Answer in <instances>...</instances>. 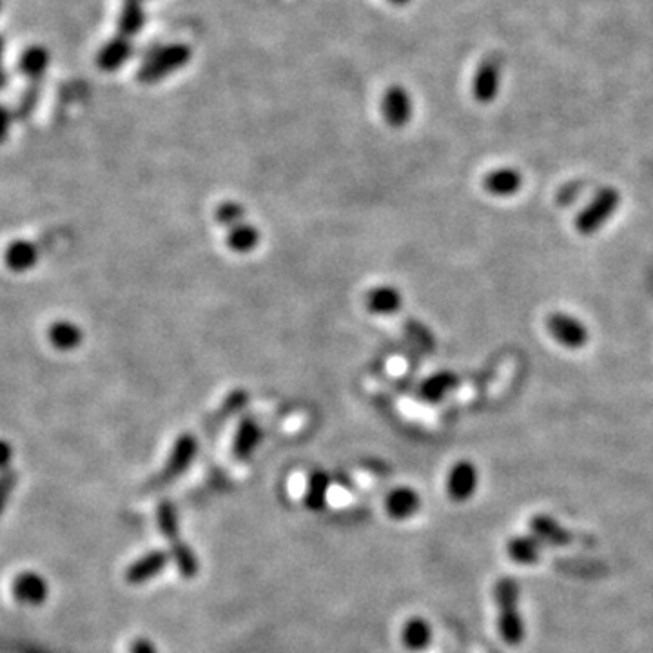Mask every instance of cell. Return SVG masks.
<instances>
[{"label":"cell","instance_id":"obj_12","mask_svg":"<svg viewBox=\"0 0 653 653\" xmlns=\"http://www.w3.org/2000/svg\"><path fill=\"white\" fill-rule=\"evenodd\" d=\"M421 509V495L416 488L401 485L392 488L385 497V512L394 521H405Z\"/></svg>","mask_w":653,"mask_h":653},{"label":"cell","instance_id":"obj_10","mask_svg":"<svg viewBox=\"0 0 653 653\" xmlns=\"http://www.w3.org/2000/svg\"><path fill=\"white\" fill-rule=\"evenodd\" d=\"M501 86V59L497 55L486 57L476 69L472 80V94L479 104H492L499 94Z\"/></svg>","mask_w":653,"mask_h":653},{"label":"cell","instance_id":"obj_35","mask_svg":"<svg viewBox=\"0 0 653 653\" xmlns=\"http://www.w3.org/2000/svg\"><path fill=\"white\" fill-rule=\"evenodd\" d=\"M388 3H390L392 6H397V8H401V6H407V4L411 3V0H388Z\"/></svg>","mask_w":653,"mask_h":653},{"label":"cell","instance_id":"obj_24","mask_svg":"<svg viewBox=\"0 0 653 653\" xmlns=\"http://www.w3.org/2000/svg\"><path fill=\"white\" fill-rule=\"evenodd\" d=\"M145 24V12L142 8L140 3H136V0H126V4L122 6L120 10V15H118V35L122 37H135L142 31Z\"/></svg>","mask_w":653,"mask_h":653},{"label":"cell","instance_id":"obj_27","mask_svg":"<svg viewBox=\"0 0 653 653\" xmlns=\"http://www.w3.org/2000/svg\"><path fill=\"white\" fill-rule=\"evenodd\" d=\"M213 218L225 231L249 216H247V208L241 202H238V200H224V202H220L215 208Z\"/></svg>","mask_w":653,"mask_h":653},{"label":"cell","instance_id":"obj_15","mask_svg":"<svg viewBox=\"0 0 653 653\" xmlns=\"http://www.w3.org/2000/svg\"><path fill=\"white\" fill-rule=\"evenodd\" d=\"M523 187V175L514 167H499L483 178V189L495 198H510Z\"/></svg>","mask_w":653,"mask_h":653},{"label":"cell","instance_id":"obj_25","mask_svg":"<svg viewBox=\"0 0 653 653\" xmlns=\"http://www.w3.org/2000/svg\"><path fill=\"white\" fill-rule=\"evenodd\" d=\"M169 556H171V561L175 563V567H176V570L182 577L192 579L198 574V570H200L198 558L192 551V548L189 544H185L184 541L169 544Z\"/></svg>","mask_w":653,"mask_h":653},{"label":"cell","instance_id":"obj_13","mask_svg":"<svg viewBox=\"0 0 653 653\" xmlns=\"http://www.w3.org/2000/svg\"><path fill=\"white\" fill-rule=\"evenodd\" d=\"M528 528L530 534L546 548V546H568L574 543V534L570 530H567L559 521H556L554 518L544 516V514H537L534 518H530L528 521Z\"/></svg>","mask_w":653,"mask_h":653},{"label":"cell","instance_id":"obj_22","mask_svg":"<svg viewBox=\"0 0 653 653\" xmlns=\"http://www.w3.org/2000/svg\"><path fill=\"white\" fill-rule=\"evenodd\" d=\"M329 488H331V478H329V474H325L323 470L313 472L309 476L306 495H304V505H306V509L311 510V512L323 510L325 505H327Z\"/></svg>","mask_w":653,"mask_h":653},{"label":"cell","instance_id":"obj_33","mask_svg":"<svg viewBox=\"0 0 653 653\" xmlns=\"http://www.w3.org/2000/svg\"><path fill=\"white\" fill-rule=\"evenodd\" d=\"M129 653H159V651H157V646L149 639L136 637L129 646Z\"/></svg>","mask_w":653,"mask_h":653},{"label":"cell","instance_id":"obj_9","mask_svg":"<svg viewBox=\"0 0 653 653\" xmlns=\"http://www.w3.org/2000/svg\"><path fill=\"white\" fill-rule=\"evenodd\" d=\"M262 240H264L262 229L249 218L225 229L224 236L227 250L236 257H249L257 253L262 245Z\"/></svg>","mask_w":653,"mask_h":653},{"label":"cell","instance_id":"obj_23","mask_svg":"<svg viewBox=\"0 0 653 653\" xmlns=\"http://www.w3.org/2000/svg\"><path fill=\"white\" fill-rule=\"evenodd\" d=\"M262 441V429L257 421H247L243 423L234 437V445H233V452L238 460H249L250 456L255 454V450L258 448Z\"/></svg>","mask_w":653,"mask_h":653},{"label":"cell","instance_id":"obj_30","mask_svg":"<svg viewBox=\"0 0 653 653\" xmlns=\"http://www.w3.org/2000/svg\"><path fill=\"white\" fill-rule=\"evenodd\" d=\"M38 87H37V84H31V86H28V89L24 91V94L20 96V102H19V108H17V115L20 117V118H26V117H29L31 113H33V110L37 108V104H38Z\"/></svg>","mask_w":653,"mask_h":653},{"label":"cell","instance_id":"obj_34","mask_svg":"<svg viewBox=\"0 0 653 653\" xmlns=\"http://www.w3.org/2000/svg\"><path fill=\"white\" fill-rule=\"evenodd\" d=\"M4 53H6V42H4V37L0 35V91H4L10 82L6 66H4Z\"/></svg>","mask_w":653,"mask_h":653},{"label":"cell","instance_id":"obj_21","mask_svg":"<svg viewBox=\"0 0 653 653\" xmlns=\"http://www.w3.org/2000/svg\"><path fill=\"white\" fill-rule=\"evenodd\" d=\"M401 642L411 651H421L432 642V626L423 617H411L401 628Z\"/></svg>","mask_w":653,"mask_h":653},{"label":"cell","instance_id":"obj_5","mask_svg":"<svg viewBox=\"0 0 653 653\" xmlns=\"http://www.w3.org/2000/svg\"><path fill=\"white\" fill-rule=\"evenodd\" d=\"M544 325L548 334L568 350L584 348L590 341V331L586 323L568 313L548 314Z\"/></svg>","mask_w":653,"mask_h":653},{"label":"cell","instance_id":"obj_17","mask_svg":"<svg viewBox=\"0 0 653 653\" xmlns=\"http://www.w3.org/2000/svg\"><path fill=\"white\" fill-rule=\"evenodd\" d=\"M52 64V55H49L47 47L44 45H28L19 57L17 68L24 78H28L31 84H38Z\"/></svg>","mask_w":653,"mask_h":653},{"label":"cell","instance_id":"obj_1","mask_svg":"<svg viewBox=\"0 0 653 653\" xmlns=\"http://www.w3.org/2000/svg\"><path fill=\"white\" fill-rule=\"evenodd\" d=\"M3 597L12 608L35 610L47 602L49 584L40 572L26 567L17 568L6 575L3 583Z\"/></svg>","mask_w":653,"mask_h":653},{"label":"cell","instance_id":"obj_16","mask_svg":"<svg viewBox=\"0 0 653 653\" xmlns=\"http://www.w3.org/2000/svg\"><path fill=\"white\" fill-rule=\"evenodd\" d=\"M40 260V249L35 241L15 240L4 250V264L12 273H28Z\"/></svg>","mask_w":653,"mask_h":653},{"label":"cell","instance_id":"obj_31","mask_svg":"<svg viewBox=\"0 0 653 653\" xmlns=\"http://www.w3.org/2000/svg\"><path fill=\"white\" fill-rule=\"evenodd\" d=\"M12 126H13V115L12 111L0 104V143H4L12 133Z\"/></svg>","mask_w":653,"mask_h":653},{"label":"cell","instance_id":"obj_36","mask_svg":"<svg viewBox=\"0 0 653 653\" xmlns=\"http://www.w3.org/2000/svg\"><path fill=\"white\" fill-rule=\"evenodd\" d=\"M0 12H3V0H0Z\"/></svg>","mask_w":653,"mask_h":653},{"label":"cell","instance_id":"obj_3","mask_svg":"<svg viewBox=\"0 0 653 653\" xmlns=\"http://www.w3.org/2000/svg\"><path fill=\"white\" fill-rule=\"evenodd\" d=\"M191 47L184 42L159 47L155 53H151L143 61V64L136 71V80L142 84H157L187 66L191 62Z\"/></svg>","mask_w":653,"mask_h":653},{"label":"cell","instance_id":"obj_18","mask_svg":"<svg viewBox=\"0 0 653 653\" xmlns=\"http://www.w3.org/2000/svg\"><path fill=\"white\" fill-rule=\"evenodd\" d=\"M47 339L61 353H73L84 343L86 336L78 323L71 320H59L47 329Z\"/></svg>","mask_w":653,"mask_h":653},{"label":"cell","instance_id":"obj_7","mask_svg":"<svg viewBox=\"0 0 653 653\" xmlns=\"http://www.w3.org/2000/svg\"><path fill=\"white\" fill-rule=\"evenodd\" d=\"M414 115V102L411 93L399 84L390 86L381 98V117L387 126L404 129L411 124Z\"/></svg>","mask_w":653,"mask_h":653},{"label":"cell","instance_id":"obj_2","mask_svg":"<svg viewBox=\"0 0 653 653\" xmlns=\"http://www.w3.org/2000/svg\"><path fill=\"white\" fill-rule=\"evenodd\" d=\"M494 602L497 608V630L509 646H519L525 641V623L519 614V586L514 579L503 577L494 586Z\"/></svg>","mask_w":653,"mask_h":653},{"label":"cell","instance_id":"obj_28","mask_svg":"<svg viewBox=\"0 0 653 653\" xmlns=\"http://www.w3.org/2000/svg\"><path fill=\"white\" fill-rule=\"evenodd\" d=\"M157 521H159V530L164 535V539L167 541V544H175L180 539V525H178V516L173 505L169 503H162L159 507L157 512Z\"/></svg>","mask_w":653,"mask_h":653},{"label":"cell","instance_id":"obj_29","mask_svg":"<svg viewBox=\"0 0 653 653\" xmlns=\"http://www.w3.org/2000/svg\"><path fill=\"white\" fill-rule=\"evenodd\" d=\"M17 479H19V474L12 469L0 472V514L4 512V509L8 505L12 492L17 486Z\"/></svg>","mask_w":653,"mask_h":653},{"label":"cell","instance_id":"obj_19","mask_svg":"<svg viewBox=\"0 0 653 653\" xmlns=\"http://www.w3.org/2000/svg\"><path fill=\"white\" fill-rule=\"evenodd\" d=\"M544 546L532 535H516L507 543V554L519 565H534L541 559Z\"/></svg>","mask_w":653,"mask_h":653},{"label":"cell","instance_id":"obj_4","mask_svg":"<svg viewBox=\"0 0 653 653\" xmlns=\"http://www.w3.org/2000/svg\"><path fill=\"white\" fill-rule=\"evenodd\" d=\"M621 206V194L616 187H602L592 202L577 215L574 225L583 236H592L605 227Z\"/></svg>","mask_w":653,"mask_h":653},{"label":"cell","instance_id":"obj_26","mask_svg":"<svg viewBox=\"0 0 653 653\" xmlns=\"http://www.w3.org/2000/svg\"><path fill=\"white\" fill-rule=\"evenodd\" d=\"M194 454H196V443L191 437L180 439L176 443V446L173 448V454H171L169 461H167L166 474L169 478H175V476L182 474L191 465Z\"/></svg>","mask_w":653,"mask_h":653},{"label":"cell","instance_id":"obj_6","mask_svg":"<svg viewBox=\"0 0 653 653\" xmlns=\"http://www.w3.org/2000/svg\"><path fill=\"white\" fill-rule=\"evenodd\" d=\"M478 486H479V470L472 461L460 460L448 469L445 479V490L448 499L454 501V503H465V501L472 499Z\"/></svg>","mask_w":653,"mask_h":653},{"label":"cell","instance_id":"obj_32","mask_svg":"<svg viewBox=\"0 0 653 653\" xmlns=\"http://www.w3.org/2000/svg\"><path fill=\"white\" fill-rule=\"evenodd\" d=\"M13 446L6 441V439H0V472L4 470H10V465L13 461Z\"/></svg>","mask_w":653,"mask_h":653},{"label":"cell","instance_id":"obj_8","mask_svg":"<svg viewBox=\"0 0 653 653\" xmlns=\"http://www.w3.org/2000/svg\"><path fill=\"white\" fill-rule=\"evenodd\" d=\"M363 306L371 316L390 318L404 309L405 296L399 287L392 283H376L365 292Z\"/></svg>","mask_w":653,"mask_h":653},{"label":"cell","instance_id":"obj_11","mask_svg":"<svg viewBox=\"0 0 653 653\" xmlns=\"http://www.w3.org/2000/svg\"><path fill=\"white\" fill-rule=\"evenodd\" d=\"M169 561H171L169 551L153 550V551H149V554L138 558L135 563H131L124 572V579L131 586L145 584L147 581L162 574L166 567L169 565Z\"/></svg>","mask_w":653,"mask_h":653},{"label":"cell","instance_id":"obj_37","mask_svg":"<svg viewBox=\"0 0 653 653\" xmlns=\"http://www.w3.org/2000/svg\"><path fill=\"white\" fill-rule=\"evenodd\" d=\"M136 3H142V0H136Z\"/></svg>","mask_w":653,"mask_h":653},{"label":"cell","instance_id":"obj_20","mask_svg":"<svg viewBox=\"0 0 653 653\" xmlns=\"http://www.w3.org/2000/svg\"><path fill=\"white\" fill-rule=\"evenodd\" d=\"M458 385H460V378L454 372L441 371V372H436V374L429 376L421 383L420 396L425 401H430V404H437V401L445 399Z\"/></svg>","mask_w":653,"mask_h":653},{"label":"cell","instance_id":"obj_14","mask_svg":"<svg viewBox=\"0 0 653 653\" xmlns=\"http://www.w3.org/2000/svg\"><path fill=\"white\" fill-rule=\"evenodd\" d=\"M133 55V44L127 37L117 35L113 38H110L106 44H102V47L98 49L96 53V66L98 69H102L106 73H113L117 69H120L129 57Z\"/></svg>","mask_w":653,"mask_h":653}]
</instances>
